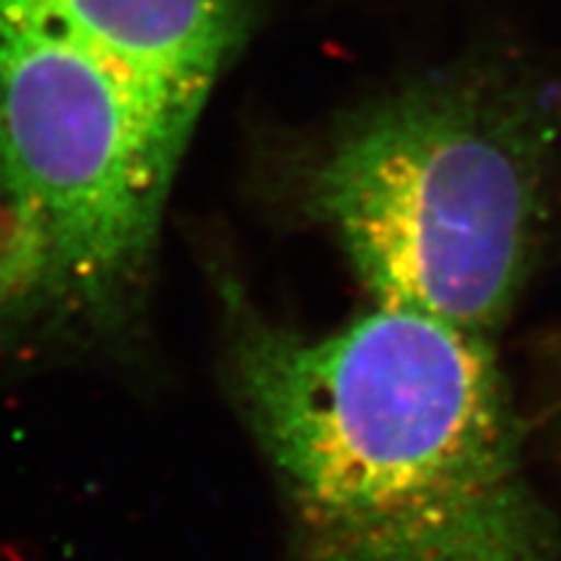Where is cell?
Listing matches in <instances>:
<instances>
[{
  "label": "cell",
  "instance_id": "6da1fadb",
  "mask_svg": "<svg viewBox=\"0 0 561 561\" xmlns=\"http://www.w3.org/2000/svg\"><path fill=\"white\" fill-rule=\"evenodd\" d=\"M227 301L294 561H561L491 339L382 305L310 339Z\"/></svg>",
  "mask_w": 561,
  "mask_h": 561
},
{
  "label": "cell",
  "instance_id": "7a4b0ae2",
  "mask_svg": "<svg viewBox=\"0 0 561 561\" xmlns=\"http://www.w3.org/2000/svg\"><path fill=\"white\" fill-rule=\"evenodd\" d=\"M297 195L375 305L491 339L561 206V79L460 62L405 81L335 125Z\"/></svg>",
  "mask_w": 561,
  "mask_h": 561
},
{
  "label": "cell",
  "instance_id": "3957f363",
  "mask_svg": "<svg viewBox=\"0 0 561 561\" xmlns=\"http://www.w3.org/2000/svg\"><path fill=\"white\" fill-rule=\"evenodd\" d=\"M185 146L39 0H0V328L123 339Z\"/></svg>",
  "mask_w": 561,
  "mask_h": 561
},
{
  "label": "cell",
  "instance_id": "277c9868",
  "mask_svg": "<svg viewBox=\"0 0 561 561\" xmlns=\"http://www.w3.org/2000/svg\"><path fill=\"white\" fill-rule=\"evenodd\" d=\"M73 37L191 138L203 104L248 39L250 0H39Z\"/></svg>",
  "mask_w": 561,
  "mask_h": 561
}]
</instances>
